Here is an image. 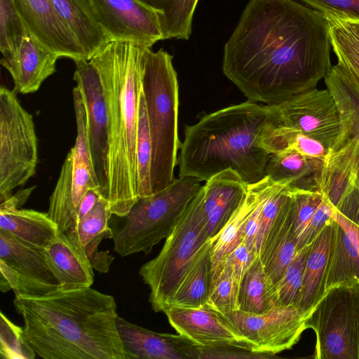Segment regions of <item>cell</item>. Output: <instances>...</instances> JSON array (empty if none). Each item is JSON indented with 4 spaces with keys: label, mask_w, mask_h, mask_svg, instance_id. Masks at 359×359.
<instances>
[{
    "label": "cell",
    "mask_w": 359,
    "mask_h": 359,
    "mask_svg": "<svg viewBox=\"0 0 359 359\" xmlns=\"http://www.w3.org/2000/svg\"><path fill=\"white\" fill-rule=\"evenodd\" d=\"M333 213L332 206L324 196L323 202L315 212L297 245L298 250L310 245L313 241L323 228L332 222Z\"/></svg>",
    "instance_id": "obj_44"
},
{
    "label": "cell",
    "mask_w": 359,
    "mask_h": 359,
    "mask_svg": "<svg viewBox=\"0 0 359 359\" xmlns=\"http://www.w3.org/2000/svg\"><path fill=\"white\" fill-rule=\"evenodd\" d=\"M323 165L324 161L321 159L287 150L270 154L266 173L277 182L291 181V187L316 189L315 177Z\"/></svg>",
    "instance_id": "obj_30"
},
{
    "label": "cell",
    "mask_w": 359,
    "mask_h": 359,
    "mask_svg": "<svg viewBox=\"0 0 359 359\" xmlns=\"http://www.w3.org/2000/svg\"><path fill=\"white\" fill-rule=\"evenodd\" d=\"M73 101L77 132L76 142L62 165L47 212L61 231L74 226L79 205L84 194L89 189H99L89 149L85 107L76 87L73 89Z\"/></svg>",
    "instance_id": "obj_10"
},
{
    "label": "cell",
    "mask_w": 359,
    "mask_h": 359,
    "mask_svg": "<svg viewBox=\"0 0 359 359\" xmlns=\"http://www.w3.org/2000/svg\"><path fill=\"white\" fill-rule=\"evenodd\" d=\"M205 182L199 192L208 233L213 239L243 203L249 185L231 169Z\"/></svg>",
    "instance_id": "obj_21"
},
{
    "label": "cell",
    "mask_w": 359,
    "mask_h": 359,
    "mask_svg": "<svg viewBox=\"0 0 359 359\" xmlns=\"http://www.w3.org/2000/svg\"><path fill=\"white\" fill-rule=\"evenodd\" d=\"M35 188L36 186H32L29 188L20 189L15 194H12L7 199L1 202L0 211H9L21 208L27 201Z\"/></svg>",
    "instance_id": "obj_48"
},
{
    "label": "cell",
    "mask_w": 359,
    "mask_h": 359,
    "mask_svg": "<svg viewBox=\"0 0 359 359\" xmlns=\"http://www.w3.org/2000/svg\"><path fill=\"white\" fill-rule=\"evenodd\" d=\"M272 357L236 347L200 348L198 359L204 358H262Z\"/></svg>",
    "instance_id": "obj_46"
},
{
    "label": "cell",
    "mask_w": 359,
    "mask_h": 359,
    "mask_svg": "<svg viewBox=\"0 0 359 359\" xmlns=\"http://www.w3.org/2000/svg\"><path fill=\"white\" fill-rule=\"evenodd\" d=\"M142 90L144 95L152 154L151 194L159 191L175 178L178 137L179 87L172 56L163 48H147L144 55Z\"/></svg>",
    "instance_id": "obj_5"
},
{
    "label": "cell",
    "mask_w": 359,
    "mask_h": 359,
    "mask_svg": "<svg viewBox=\"0 0 359 359\" xmlns=\"http://www.w3.org/2000/svg\"><path fill=\"white\" fill-rule=\"evenodd\" d=\"M278 125L315 139L334 149L341 134V122L329 90L313 88L275 105Z\"/></svg>",
    "instance_id": "obj_14"
},
{
    "label": "cell",
    "mask_w": 359,
    "mask_h": 359,
    "mask_svg": "<svg viewBox=\"0 0 359 359\" xmlns=\"http://www.w3.org/2000/svg\"><path fill=\"white\" fill-rule=\"evenodd\" d=\"M290 188L294 204V231L298 245L324 196L317 189Z\"/></svg>",
    "instance_id": "obj_42"
},
{
    "label": "cell",
    "mask_w": 359,
    "mask_h": 359,
    "mask_svg": "<svg viewBox=\"0 0 359 359\" xmlns=\"http://www.w3.org/2000/svg\"><path fill=\"white\" fill-rule=\"evenodd\" d=\"M101 196L102 195L97 189H89L84 194L79 205L74 226L77 224L81 218H83L89 211H90V210L94 207L96 202Z\"/></svg>",
    "instance_id": "obj_49"
},
{
    "label": "cell",
    "mask_w": 359,
    "mask_h": 359,
    "mask_svg": "<svg viewBox=\"0 0 359 359\" xmlns=\"http://www.w3.org/2000/svg\"><path fill=\"white\" fill-rule=\"evenodd\" d=\"M198 0H168L159 13L163 40H188L191 34L192 20Z\"/></svg>",
    "instance_id": "obj_36"
},
{
    "label": "cell",
    "mask_w": 359,
    "mask_h": 359,
    "mask_svg": "<svg viewBox=\"0 0 359 359\" xmlns=\"http://www.w3.org/2000/svg\"><path fill=\"white\" fill-rule=\"evenodd\" d=\"M350 29L359 40V23L346 21Z\"/></svg>",
    "instance_id": "obj_51"
},
{
    "label": "cell",
    "mask_w": 359,
    "mask_h": 359,
    "mask_svg": "<svg viewBox=\"0 0 359 359\" xmlns=\"http://www.w3.org/2000/svg\"><path fill=\"white\" fill-rule=\"evenodd\" d=\"M325 15L296 0H249L225 43L222 71L250 101L277 105L316 88L330 69Z\"/></svg>",
    "instance_id": "obj_1"
},
{
    "label": "cell",
    "mask_w": 359,
    "mask_h": 359,
    "mask_svg": "<svg viewBox=\"0 0 359 359\" xmlns=\"http://www.w3.org/2000/svg\"><path fill=\"white\" fill-rule=\"evenodd\" d=\"M201 182L179 177L166 188L139 198L125 216H116L118 221L110 226L115 252L121 257L149 254L171 233L201 188Z\"/></svg>",
    "instance_id": "obj_6"
},
{
    "label": "cell",
    "mask_w": 359,
    "mask_h": 359,
    "mask_svg": "<svg viewBox=\"0 0 359 359\" xmlns=\"http://www.w3.org/2000/svg\"><path fill=\"white\" fill-rule=\"evenodd\" d=\"M339 114L341 134L332 153L346 144L359 146V86L339 64L333 65L324 78Z\"/></svg>",
    "instance_id": "obj_27"
},
{
    "label": "cell",
    "mask_w": 359,
    "mask_h": 359,
    "mask_svg": "<svg viewBox=\"0 0 359 359\" xmlns=\"http://www.w3.org/2000/svg\"><path fill=\"white\" fill-rule=\"evenodd\" d=\"M282 182H279L277 187L259 203L246 222L243 242L249 249L256 253H257V241L260 226L262 206L266 198L280 186Z\"/></svg>",
    "instance_id": "obj_47"
},
{
    "label": "cell",
    "mask_w": 359,
    "mask_h": 359,
    "mask_svg": "<svg viewBox=\"0 0 359 359\" xmlns=\"http://www.w3.org/2000/svg\"><path fill=\"white\" fill-rule=\"evenodd\" d=\"M257 255V253L249 249L243 242H241L225 257L213 278L217 276L220 267L226 264L233 267L236 274L242 281L244 274Z\"/></svg>",
    "instance_id": "obj_45"
},
{
    "label": "cell",
    "mask_w": 359,
    "mask_h": 359,
    "mask_svg": "<svg viewBox=\"0 0 359 359\" xmlns=\"http://www.w3.org/2000/svg\"><path fill=\"white\" fill-rule=\"evenodd\" d=\"M328 25L332 48L338 62L359 86V40L347 22L332 15H324Z\"/></svg>",
    "instance_id": "obj_35"
},
{
    "label": "cell",
    "mask_w": 359,
    "mask_h": 359,
    "mask_svg": "<svg viewBox=\"0 0 359 359\" xmlns=\"http://www.w3.org/2000/svg\"><path fill=\"white\" fill-rule=\"evenodd\" d=\"M29 34L60 57L86 59L76 36L50 0H13Z\"/></svg>",
    "instance_id": "obj_18"
},
{
    "label": "cell",
    "mask_w": 359,
    "mask_h": 359,
    "mask_svg": "<svg viewBox=\"0 0 359 359\" xmlns=\"http://www.w3.org/2000/svg\"><path fill=\"white\" fill-rule=\"evenodd\" d=\"M278 306L275 285L265 273L257 255L241 283L239 310L262 313Z\"/></svg>",
    "instance_id": "obj_33"
},
{
    "label": "cell",
    "mask_w": 359,
    "mask_h": 359,
    "mask_svg": "<svg viewBox=\"0 0 359 359\" xmlns=\"http://www.w3.org/2000/svg\"><path fill=\"white\" fill-rule=\"evenodd\" d=\"M278 183L266 176L261 181L248 186V194L240 207L217 236L212 239V278L225 257L243 242L245 224L253 210Z\"/></svg>",
    "instance_id": "obj_26"
},
{
    "label": "cell",
    "mask_w": 359,
    "mask_h": 359,
    "mask_svg": "<svg viewBox=\"0 0 359 359\" xmlns=\"http://www.w3.org/2000/svg\"><path fill=\"white\" fill-rule=\"evenodd\" d=\"M315 183L334 211L359 226V150L330 154Z\"/></svg>",
    "instance_id": "obj_16"
},
{
    "label": "cell",
    "mask_w": 359,
    "mask_h": 359,
    "mask_svg": "<svg viewBox=\"0 0 359 359\" xmlns=\"http://www.w3.org/2000/svg\"><path fill=\"white\" fill-rule=\"evenodd\" d=\"M36 353L26 341L23 327L0 313V357L4 359H34Z\"/></svg>",
    "instance_id": "obj_41"
},
{
    "label": "cell",
    "mask_w": 359,
    "mask_h": 359,
    "mask_svg": "<svg viewBox=\"0 0 359 359\" xmlns=\"http://www.w3.org/2000/svg\"><path fill=\"white\" fill-rule=\"evenodd\" d=\"M311 244L298 250L280 279L275 285L279 306H297L303 273Z\"/></svg>",
    "instance_id": "obj_39"
},
{
    "label": "cell",
    "mask_w": 359,
    "mask_h": 359,
    "mask_svg": "<svg viewBox=\"0 0 359 359\" xmlns=\"http://www.w3.org/2000/svg\"><path fill=\"white\" fill-rule=\"evenodd\" d=\"M241 283L232 266L222 265L212 280L206 304L222 313L239 310Z\"/></svg>",
    "instance_id": "obj_38"
},
{
    "label": "cell",
    "mask_w": 359,
    "mask_h": 359,
    "mask_svg": "<svg viewBox=\"0 0 359 359\" xmlns=\"http://www.w3.org/2000/svg\"><path fill=\"white\" fill-rule=\"evenodd\" d=\"M29 34L13 0H0V50L2 54L18 48Z\"/></svg>",
    "instance_id": "obj_40"
},
{
    "label": "cell",
    "mask_w": 359,
    "mask_h": 359,
    "mask_svg": "<svg viewBox=\"0 0 359 359\" xmlns=\"http://www.w3.org/2000/svg\"><path fill=\"white\" fill-rule=\"evenodd\" d=\"M278 120L275 105L248 100L185 126L177 156L178 176L207 182L231 169L248 185L261 181L266 176L270 154L259 142Z\"/></svg>",
    "instance_id": "obj_3"
},
{
    "label": "cell",
    "mask_w": 359,
    "mask_h": 359,
    "mask_svg": "<svg viewBox=\"0 0 359 359\" xmlns=\"http://www.w3.org/2000/svg\"><path fill=\"white\" fill-rule=\"evenodd\" d=\"M0 229L41 248L48 246L59 231L48 212L23 208L0 211Z\"/></svg>",
    "instance_id": "obj_31"
},
{
    "label": "cell",
    "mask_w": 359,
    "mask_h": 359,
    "mask_svg": "<svg viewBox=\"0 0 359 359\" xmlns=\"http://www.w3.org/2000/svg\"><path fill=\"white\" fill-rule=\"evenodd\" d=\"M222 314L241 333L250 351L271 356L292 348L308 329V316L297 305L278 306L262 313L236 310Z\"/></svg>",
    "instance_id": "obj_12"
},
{
    "label": "cell",
    "mask_w": 359,
    "mask_h": 359,
    "mask_svg": "<svg viewBox=\"0 0 359 359\" xmlns=\"http://www.w3.org/2000/svg\"><path fill=\"white\" fill-rule=\"evenodd\" d=\"M212 239L181 281L169 307H201L207 304L212 284Z\"/></svg>",
    "instance_id": "obj_32"
},
{
    "label": "cell",
    "mask_w": 359,
    "mask_h": 359,
    "mask_svg": "<svg viewBox=\"0 0 359 359\" xmlns=\"http://www.w3.org/2000/svg\"><path fill=\"white\" fill-rule=\"evenodd\" d=\"M113 213L109 202L101 196L94 207L77 224L67 231L71 238L85 252L93 269L107 273L114 257L109 250H99L103 239H111L109 221Z\"/></svg>",
    "instance_id": "obj_24"
},
{
    "label": "cell",
    "mask_w": 359,
    "mask_h": 359,
    "mask_svg": "<svg viewBox=\"0 0 359 359\" xmlns=\"http://www.w3.org/2000/svg\"><path fill=\"white\" fill-rule=\"evenodd\" d=\"M164 313L179 334L201 347H236L250 351L230 321L207 304L190 308L172 306Z\"/></svg>",
    "instance_id": "obj_17"
},
{
    "label": "cell",
    "mask_w": 359,
    "mask_h": 359,
    "mask_svg": "<svg viewBox=\"0 0 359 359\" xmlns=\"http://www.w3.org/2000/svg\"><path fill=\"white\" fill-rule=\"evenodd\" d=\"M316 359H359V283L328 290L307 319Z\"/></svg>",
    "instance_id": "obj_8"
},
{
    "label": "cell",
    "mask_w": 359,
    "mask_h": 359,
    "mask_svg": "<svg viewBox=\"0 0 359 359\" xmlns=\"http://www.w3.org/2000/svg\"><path fill=\"white\" fill-rule=\"evenodd\" d=\"M293 210V196L290 188L259 251L258 255L264 272L274 285L298 251L294 231Z\"/></svg>",
    "instance_id": "obj_22"
},
{
    "label": "cell",
    "mask_w": 359,
    "mask_h": 359,
    "mask_svg": "<svg viewBox=\"0 0 359 359\" xmlns=\"http://www.w3.org/2000/svg\"><path fill=\"white\" fill-rule=\"evenodd\" d=\"M333 219L325 293L338 285L359 283V249L353 224L335 211Z\"/></svg>",
    "instance_id": "obj_25"
},
{
    "label": "cell",
    "mask_w": 359,
    "mask_h": 359,
    "mask_svg": "<svg viewBox=\"0 0 359 359\" xmlns=\"http://www.w3.org/2000/svg\"><path fill=\"white\" fill-rule=\"evenodd\" d=\"M144 4L161 11L163 9L168 0H139Z\"/></svg>",
    "instance_id": "obj_50"
},
{
    "label": "cell",
    "mask_w": 359,
    "mask_h": 359,
    "mask_svg": "<svg viewBox=\"0 0 359 359\" xmlns=\"http://www.w3.org/2000/svg\"><path fill=\"white\" fill-rule=\"evenodd\" d=\"M60 57L29 34L18 48L2 54L0 62L13 79V90L28 94L37 91L43 82L55 72Z\"/></svg>",
    "instance_id": "obj_20"
},
{
    "label": "cell",
    "mask_w": 359,
    "mask_h": 359,
    "mask_svg": "<svg viewBox=\"0 0 359 359\" xmlns=\"http://www.w3.org/2000/svg\"><path fill=\"white\" fill-rule=\"evenodd\" d=\"M0 290L15 295L41 297L59 290L43 248L0 229Z\"/></svg>",
    "instance_id": "obj_11"
},
{
    "label": "cell",
    "mask_w": 359,
    "mask_h": 359,
    "mask_svg": "<svg viewBox=\"0 0 359 359\" xmlns=\"http://www.w3.org/2000/svg\"><path fill=\"white\" fill-rule=\"evenodd\" d=\"M333 220L327 224L311 244L303 273L297 307L309 317L325 294L333 231Z\"/></svg>",
    "instance_id": "obj_28"
},
{
    "label": "cell",
    "mask_w": 359,
    "mask_h": 359,
    "mask_svg": "<svg viewBox=\"0 0 359 359\" xmlns=\"http://www.w3.org/2000/svg\"><path fill=\"white\" fill-rule=\"evenodd\" d=\"M23 334L45 359H126L113 296L91 287L41 297L15 295Z\"/></svg>",
    "instance_id": "obj_2"
},
{
    "label": "cell",
    "mask_w": 359,
    "mask_h": 359,
    "mask_svg": "<svg viewBox=\"0 0 359 359\" xmlns=\"http://www.w3.org/2000/svg\"><path fill=\"white\" fill-rule=\"evenodd\" d=\"M152 147L144 95L141 93L136 141L139 198L151 194V165Z\"/></svg>",
    "instance_id": "obj_37"
},
{
    "label": "cell",
    "mask_w": 359,
    "mask_h": 359,
    "mask_svg": "<svg viewBox=\"0 0 359 359\" xmlns=\"http://www.w3.org/2000/svg\"><path fill=\"white\" fill-rule=\"evenodd\" d=\"M126 359H198L201 346L180 334L156 332L116 318Z\"/></svg>",
    "instance_id": "obj_19"
},
{
    "label": "cell",
    "mask_w": 359,
    "mask_h": 359,
    "mask_svg": "<svg viewBox=\"0 0 359 359\" xmlns=\"http://www.w3.org/2000/svg\"><path fill=\"white\" fill-rule=\"evenodd\" d=\"M210 240L198 191L158 255L140 269V277L149 287V301L155 312L168 309L181 281Z\"/></svg>",
    "instance_id": "obj_7"
},
{
    "label": "cell",
    "mask_w": 359,
    "mask_h": 359,
    "mask_svg": "<svg viewBox=\"0 0 359 359\" xmlns=\"http://www.w3.org/2000/svg\"><path fill=\"white\" fill-rule=\"evenodd\" d=\"M259 144L269 154L294 150L305 156L325 161L330 154V149L320 142L277 124L265 131Z\"/></svg>",
    "instance_id": "obj_34"
},
{
    "label": "cell",
    "mask_w": 359,
    "mask_h": 359,
    "mask_svg": "<svg viewBox=\"0 0 359 359\" xmlns=\"http://www.w3.org/2000/svg\"><path fill=\"white\" fill-rule=\"evenodd\" d=\"M353 224V223H352ZM353 229L355 232V234H356V237H357V241H358V249H359V226L355 225L353 224Z\"/></svg>",
    "instance_id": "obj_52"
},
{
    "label": "cell",
    "mask_w": 359,
    "mask_h": 359,
    "mask_svg": "<svg viewBox=\"0 0 359 359\" xmlns=\"http://www.w3.org/2000/svg\"><path fill=\"white\" fill-rule=\"evenodd\" d=\"M73 79L85 111L88 141L99 192L107 199L109 188V127L107 108L99 73L90 60L74 61Z\"/></svg>",
    "instance_id": "obj_13"
},
{
    "label": "cell",
    "mask_w": 359,
    "mask_h": 359,
    "mask_svg": "<svg viewBox=\"0 0 359 359\" xmlns=\"http://www.w3.org/2000/svg\"><path fill=\"white\" fill-rule=\"evenodd\" d=\"M109 42L151 48L163 40L158 11L139 0H89Z\"/></svg>",
    "instance_id": "obj_15"
},
{
    "label": "cell",
    "mask_w": 359,
    "mask_h": 359,
    "mask_svg": "<svg viewBox=\"0 0 359 359\" xmlns=\"http://www.w3.org/2000/svg\"><path fill=\"white\" fill-rule=\"evenodd\" d=\"M147 47L111 41L90 60L97 69L109 127V188L113 215H127L137 202L136 141L143 60Z\"/></svg>",
    "instance_id": "obj_4"
},
{
    "label": "cell",
    "mask_w": 359,
    "mask_h": 359,
    "mask_svg": "<svg viewBox=\"0 0 359 359\" xmlns=\"http://www.w3.org/2000/svg\"><path fill=\"white\" fill-rule=\"evenodd\" d=\"M50 1L76 36L87 60L109 42L95 18L89 0Z\"/></svg>",
    "instance_id": "obj_29"
},
{
    "label": "cell",
    "mask_w": 359,
    "mask_h": 359,
    "mask_svg": "<svg viewBox=\"0 0 359 359\" xmlns=\"http://www.w3.org/2000/svg\"><path fill=\"white\" fill-rule=\"evenodd\" d=\"M323 15L359 23V0H299Z\"/></svg>",
    "instance_id": "obj_43"
},
{
    "label": "cell",
    "mask_w": 359,
    "mask_h": 359,
    "mask_svg": "<svg viewBox=\"0 0 359 359\" xmlns=\"http://www.w3.org/2000/svg\"><path fill=\"white\" fill-rule=\"evenodd\" d=\"M37 137L33 116L16 93L0 88V202L23 186L36 172Z\"/></svg>",
    "instance_id": "obj_9"
},
{
    "label": "cell",
    "mask_w": 359,
    "mask_h": 359,
    "mask_svg": "<svg viewBox=\"0 0 359 359\" xmlns=\"http://www.w3.org/2000/svg\"><path fill=\"white\" fill-rule=\"evenodd\" d=\"M48 264L62 291L91 287L93 268L84 251L67 231H59L55 239L43 248Z\"/></svg>",
    "instance_id": "obj_23"
}]
</instances>
